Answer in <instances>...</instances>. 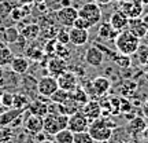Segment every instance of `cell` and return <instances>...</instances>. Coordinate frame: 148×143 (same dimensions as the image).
Returning <instances> with one entry per match:
<instances>
[{
	"instance_id": "cell-1",
	"label": "cell",
	"mask_w": 148,
	"mask_h": 143,
	"mask_svg": "<svg viewBox=\"0 0 148 143\" xmlns=\"http://www.w3.org/2000/svg\"><path fill=\"white\" fill-rule=\"evenodd\" d=\"M114 43H115V48L118 50V53L123 54V55H129V57L137 53L138 47L141 44L140 39L136 37L133 33H130L127 29L121 30L118 33Z\"/></svg>"
},
{
	"instance_id": "cell-2",
	"label": "cell",
	"mask_w": 148,
	"mask_h": 143,
	"mask_svg": "<svg viewBox=\"0 0 148 143\" xmlns=\"http://www.w3.org/2000/svg\"><path fill=\"white\" fill-rule=\"evenodd\" d=\"M88 132L90 133V136L93 138L95 142H103V140H110L114 132V127H111L106 120H93L89 122L88 127Z\"/></svg>"
},
{
	"instance_id": "cell-3",
	"label": "cell",
	"mask_w": 148,
	"mask_h": 143,
	"mask_svg": "<svg viewBox=\"0 0 148 143\" xmlns=\"http://www.w3.org/2000/svg\"><path fill=\"white\" fill-rule=\"evenodd\" d=\"M78 17L84 18L90 23V26H95L101 21V10L100 6L95 1H88L79 7Z\"/></svg>"
},
{
	"instance_id": "cell-4",
	"label": "cell",
	"mask_w": 148,
	"mask_h": 143,
	"mask_svg": "<svg viewBox=\"0 0 148 143\" xmlns=\"http://www.w3.org/2000/svg\"><path fill=\"white\" fill-rule=\"evenodd\" d=\"M58 88H59V85H58L56 77L49 76V74L41 77V79L38 80V83H37V92L42 98H49Z\"/></svg>"
},
{
	"instance_id": "cell-5",
	"label": "cell",
	"mask_w": 148,
	"mask_h": 143,
	"mask_svg": "<svg viewBox=\"0 0 148 143\" xmlns=\"http://www.w3.org/2000/svg\"><path fill=\"white\" fill-rule=\"evenodd\" d=\"M88 127H89V120L85 117V114L81 110L75 111L74 114L69 116V122H67V128L73 133L77 132H84V131H88Z\"/></svg>"
},
{
	"instance_id": "cell-6",
	"label": "cell",
	"mask_w": 148,
	"mask_h": 143,
	"mask_svg": "<svg viewBox=\"0 0 148 143\" xmlns=\"http://www.w3.org/2000/svg\"><path fill=\"white\" fill-rule=\"evenodd\" d=\"M78 17V10L73 7V6H69V7H60L56 12V18L58 21L66 28H71L73 26L74 21L77 19Z\"/></svg>"
},
{
	"instance_id": "cell-7",
	"label": "cell",
	"mask_w": 148,
	"mask_h": 143,
	"mask_svg": "<svg viewBox=\"0 0 148 143\" xmlns=\"http://www.w3.org/2000/svg\"><path fill=\"white\" fill-rule=\"evenodd\" d=\"M143 7L144 4L141 3V0H125V1L121 3L119 10L130 19V18H138L141 15Z\"/></svg>"
},
{
	"instance_id": "cell-8",
	"label": "cell",
	"mask_w": 148,
	"mask_h": 143,
	"mask_svg": "<svg viewBox=\"0 0 148 143\" xmlns=\"http://www.w3.org/2000/svg\"><path fill=\"white\" fill-rule=\"evenodd\" d=\"M85 62L92 68H100L104 62V53L97 46H92L85 51Z\"/></svg>"
},
{
	"instance_id": "cell-9",
	"label": "cell",
	"mask_w": 148,
	"mask_h": 143,
	"mask_svg": "<svg viewBox=\"0 0 148 143\" xmlns=\"http://www.w3.org/2000/svg\"><path fill=\"white\" fill-rule=\"evenodd\" d=\"M56 80H58L59 88L67 91V92L73 91L74 88L78 85V79H77L75 73L69 72V70H66V72H64V73H62L59 77H56Z\"/></svg>"
},
{
	"instance_id": "cell-10",
	"label": "cell",
	"mask_w": 148,
	"mask_h": 143,
	"mask_svg": "<svg viewBox=\"0 0 148 143\" xmlns=\"http://www.w3.org/2000/svg\"><path fill=\"white\" fill-rule=\"evenodd\" d=\"M69 37L70 44H73L75 47H82L89 40V32L85 29H78V28L71 26L69 29Z\"/></svg>"
},
{
	"instance_id": "cell-11",
	"label": "cell",
	"mask_w": 148,
	"mask_h": 143,
	"mask_svg": "<svg viewBox=\"0 0 148 143\" xmlns=\"http://www.w3.org/2000/svg\"><path fill=\"white\" fill-rule=\"evenodd\" d=\"M47 69H48V74L49 76L59 77L60 74L67 70V64H66L64 59L59 58V57H53V58H51L48 61Z\"/></svg>"
},
{
	"instance_id": "cell-12",
	"label": "cell",
	"mask_w": 148,
	"mask_h": 143,
	"mask_svg": "<svg viewBox=\"0 0 148 143\" xmlns=\"http://www.w3.org/2000/svg\"><path fill=\"white\" fill-rule=\"evenodd\" d=\"M81 111L85 114V117L90 121L100 118L101 116V105L97 101H88L84 106L81 107Z\"/></svg>"
},
{
	"instance_id": "cell-13",
	"label": "cell",
	"mask_w": 148,
	"mask_h": 143,
	"mask_svg": "<svg viewBox=\"0 0 148 143\" xmlns=\"http://www.w3.org/2000/svg\"><path fill=\"white\" fill-rule=\"evenodd\" d=\"M92 83V90L96 96H104L111 88L110 80L107 79L106 76H97L90 81Z\"/></svg>"
},
{
	"instance_id": "cell-14",
	"label": "cell",
	"mask_w": 148,
	"mask_h": 143,
	"mask_svg": "<svg viewBox=\"0 0 148 143\" xmlns=\"http://www.w3.org/2000/svg\"><path fill=\"white\" fill-rule=\"evenodd\" d=\"M42 127H44V118H42V117L30 113V114L25 118V128H26L30 133H34V135L41 133Z\"/></svg>"
},
{
	"instance_id": "cell-15",
	"label": "cell",
	"mask_w": 148,
	"mask_h": 143,
	"mask_svg": "<svg viewBox=\"0 0 148 143\" xmlns=\"http://www.w3.org/2000/svg\"><path fill=\"white\" fill-rule=\"evenodd\" d=\"M127 30L130 33H133L136 37H138L140 40L141 39H144L145 37V35H147V28L144 26V22L143 19L138 17V18H130L129 19V22H127Z\"/></svg>"
},
{
	"instance_id": "cell-16",
	"label": "cell",
	"mask_w": 148,
	"mask_h": 143,
	"mask_svg": "<svg viewBox=\"0 0 148 143\" xmlns=\"http://www.w3.org/2000/svg\"><path fill=\"white\" fill-rule=\"evenodd\" d=\"M58 113H48L47 116L44 117V127H42V132L45 135H55L56 132L60 131L58 122Z\"/></svg>"
},
{
	"instance_id": "cell-17",
	"label": "cell",
	"mask_w": 148,
	"mask_h": 143,
	"mask_svg": "<svg viewBox=\"0 0 148 143\" xmlns=\"http://www.w3.org/2000/svg\"><path fill=\"white\" fill-rule=\"evenodd\" d=\"M111 26L115 29L116 32H121V30H125L127 28V22H129V18H127L121 10L114 11L110 15V21Z\"/></svg>"
},
{
	"instance_id": "cell-18",
	"label": "cell",
	"mask_w": 148,
	"mask_h": 143,
	"mask_svg": "<svg viewBox=\"0 0 148 143\" xmlns=\"http://www.w3.org/2000/svg\"><path fill=\"white\" fill-rule=\"evenodd\" d=\"M29 61L25 57H14L12 61L10 62V68L12 72L18 74H25L29 69Z\"/></svg>"
},
{
	"instance_id": "cell-19",
	"label": "cell",
	"mask_w": 148,
	"mask_h": 143,
	"mask_svg": "<svg viewBox=\"0 0 148 143\" xmlns=\"http://www.w3.org/2000/svg\"><path fill=\"white\" fill-rule=\"evenodd\" d=\"M119 32H116L114 28L111 26L110 22H103L100 23V26L97 29V36L103 39V40H115L116 35Z\"/></svg>"
},
{
	"instance_id": "cell-20",
	"label": "cell",
	"mask_w": 148,
	"mask_h": 143,
	"mask_svg": "<svg viewBox=\"0 0 148 143\" xmlns=\"http://www.w3.org/2000/svg\"><path fill=\"white\" fill-rule=\"evenodd\" d=\"M29 111H30L32 114H36V116H40L44 118V117L49 113V105H48L47 102L38 101V99H37V101L32 102V103L29 105Z\"/></svg>"
},
{
	"instance_id": "cell-21",
	"label": "cell",
	"mask_w": 148,
	"mask_h": 143,
	"mask_svg": "<svg viewBox=\"0 0 148 143\" xmlns=\"http://www.w3.org/2000/svg\"><path fill=\"white\" fill-rule=\"evenodd\" d=\"M69 96L73 99L75 103H78L79 106L82 107L86 103V102L89 101V95H88V92L84 90V88H81V87H75L73 91H70L69 92Z\"/></svg>"
},
{
	"instance_id": "cell-22",
	"label": "cell",
	"mask_w": 148,
	"mask_h": 143,
	"mask_svg": "<svg viewBox=\"0 0 148 143\" xmlns=\"http://www.w3.org/2000/svg\"><path fill=\"white\" fill-rule=\"evenodd\" d=\"M127 128H129V131L132 133H140L147 129V122H145L143 117H134L133 120L129 121Z\"/></svg>"
},
{
	"instance_id": "cell-23",
	"label": "cell",
	"mask_w": 148,
	"mask_h": 143,
	"mask_svg": "<svg viewBox=\"0 0 148 143\" xmlns=\"http://www.w3.org/2000/svg\"><path fill=\"white\" fill-rule=\"evenodd\" d=\"M12 58H14L12 51L5 46L4 41L0 40V68H1V66H5V65H10Z\"/></svg>"
},
{
	"instance_id": "cell-24",
	"label": "cell",
	"mask_w": 148,
	"mask_h": 143,
	"mask_svg": "<svg viewBox=\"0 0 148 143\" xmlns=\"http://www.w3.org/2000/svg\"><path fill=\"white\" fill-rule=\"evenodd\" d=\"M53 139H55V143H74V133L69 128H64L55 133Z\"/></svg>"
},
{
	"instance_id": "cell-25",
	"label": "cell",
	"mask_w": 148,
	"mask_h": 143,
	"mask_svg": "<svg viewBox=\"0 0 148 143\" xmlns=\"http://www.w3.org/2000/svg\"><path fill=\"white\" fill-rule=\"evenodd\" d=\"M19 37V30L14 26H10V28H5L4 32H3V40L4 43H15Z\"/></svg>"
},
{
	"instance_id": "cell-26",
	"label": "cell",
	"mask_w": 148,
	"mask_h": 143,
	"mask_svg": "<svg viewBox=\"0 0 148 143\" xmlns=\"http://www.w3.org/2000/svg\"><path fill=\"white\" fill-rule=\"evenodd\" d=\"M38 33H40V28L37 26L36 23H30V25L23 28L22 36L25 37V39H27V40H34L38 36Z\"/></svg>"
},
{
	"instance_id": "cell-27",
	"label": "cell",
	"mask_w": 148,
	"mask_h": 143,
	"mask_svg": "<svg viewBox=\"0 0 148 143\" xmlns=\"http://www.w3.org/2000/svg\"><path fill=\"white\" fill-rule=\"evenodd\" d=\"M30 103L27 101V98L22 94H14V101H12V107L18 109V110H25V107L29 106Z\"/></svg>"
},
{
	"instance_id": "cell-28",
	"label": "cell",
	"mask_w": 148,
	"mask_h": 143,
	"mask_svg": "<svg viewBox=\"0 0 148 143\" xmlns=\"http://www.w3.org/2000/svg\"><path fill=\"white\" fill-rule=\"evenodd\" d=\"M66 99H69V92H67V91H64V90H62V88H58L52 95L49 96V101L52 102V103H56V105L63 103Z\"/></svg>"
},
{
	"instance_id": "cell-29",
	"label": "cell",
	"mask_w": 148,
	"mask_h": 143,
	"mask_svg": "<svg viewBox=\"0 0 148 143\" xmlns=\"http://www.w3.org/2000/svg\"><path fill=\"white\" fill-rule=\"evenodd\" d=\"M112 61L115 62L119 68H129L130 64H132V59L129 55H123V54H119V55H115V57H111Z\"/></svg>"
},
{
	"instance_id": "cell-30",
	"label": "cell",
	"mask_w": 148,
	"mask_h": 143,
	"mask_svg": "<svg viewBox=\"0 0 148 143\" xmlns=\"http://www.w3.org/2000/svg\"><path fill=\"white\" fill-rule=\"evenodd\" d=\"M74 143H95V140L88 131H84L74 133Z\"/></svg>"
},
{
	"instance_id": "cell-31",
	"label": "cell",
	"mask_w": 148,
	"mask_h": 143,
	"mask_svg": "<svg viewBox=\"0 0 148 143\" xmlns=\"http://www.w3.org/2000/svg\"><path fill=\"white\" fill-rule=\"evenodd\" d=\"M53 54H55L56 57H59V58L66 59V58H67V57L70 55V50L67 48V46H66V44H60V43L56 41V44H55V51H53Z\"/></svg>"
},
{
	"instance_id": "cell-32",
	"label": "cell",
	"mask_w": 148,
	"mask_h": 143,
	"mask_svg": "<svg viewBox=\"0 0 148 143\" xmlns=\"http://www.w3.org/2000/svg\"><path fill=\"white\" fill-rule=\"evenodd\" d=\"M21 113H22V110H18V109H15V111H7V113H4L3 116L0 117V124H7L8 121H12Z\"/></svg>"
},
{
	"instance_id": "cell-33",
	"label": "cell",
	"mask_w": 148,
	"mask_h": 143,
	"mask_svg": "<svg viewBox=\"0 0 148 143\" xmlns=\"http://www.w3.org/2000/svg\"><path fill=\"white\" fill-rule=\"evenodd\" d=\"M58 43L60 44H69L70 43V37H69V30H66V29H62V30H58L56 32V39H55Z\"/></svg>"
},
{
	"instance_id": "cell-34",
	"label": "cell",
	"mask_w": 148,
	"mask_h": 143,
	"mask_svg": "<svg viewBox=\"0 0 148 143\" xmlns=\"http://www.w3.org/2000/svg\"><path fill=\"white\" fill-rule=\"evenodd\" d=\"M12 101H14V94L11 92H3L1 94V106L5 109L12 107Z\"/></svg>"
},
{
	"instance_id": "cell-35",
	"label": "cell",
	"mask_w": 148,
	"mask_h": 143,
	"mask_svg": "<svg viewBox=\"0 0 148 143\" xmlns=\"http://www.w3.org/2000/svg\"><path fill=\"white\" fill-rule=\"evenodd\" d=\"M74 28H78V29H85V30H89L90 28V23L86 19H84V18H81V17H77V19L74 21L73 23Z\"/></svg>"
},
{
	"instance_id": "cell-36",
	"label": "cell",
	"mask_w": 148,
	"mask_h": 143,
	"mask_svg": "<svg viewBox=\"0 0 148 143\" xmlns=\"http://www.w3.org/2000/svg\"><path fill=\"white\" fill-rule=\"evenodd\" d=\"M71 6V0H60V7H69Z\"/></svg>"
},
{
	"instance_id": "cell-37",
	"label": "cell",
	"mask_w": 148,
	"mask_h": 143,
	"mask_svg": "<svg viewBox=\"0 0 148 143\" xmlns=\"http://www.w3.org/2000/svg\"><path fill=\"white\" fill-rule=\"evenodd\" d=\"M95 3H97V4H110L111 1H114V0H93Z\"/></svg>"
},
{
	"instance_id": "cell-38",
	"label": "cell",
	"mask_w": 148,
	"mask_h": 143,
	"mask_svg": "<svg viewBox=\"0 0 148 143\" xmlns=\"http://www.w3.org/2000/svg\"><path fill=\"white\" fill-rule=\"evenodd\" d=\"M141 19H143V22H144V26L147 28V30H148V14H145Z\"/></svg>"
},
{
	"instance_id": "cell-39",
	"label": "cell",
	"mask_w": 148,
	"mask_h": 143,
	"mask_svg": "<svg viewBox=\"0 0 148 143\" xmlns=\"http://www.w3.org/2000/svg\"><path fill=\"white\" fill-rule=\"evenodd\" d=\"M145 111H147V114H148V99H147V102H145Z\"/></svg>"
},
{
	"instance_id": "cell-40",
	"label": "cell",
	"mask_w": 148,
	"mask_h": 143,
	"mask_svg": "<svg viewBox=\"0 0 148 143\" xmlns=\"http://www.w3.org/2000/svg\"><path fill=\"white\" fill-rule=\"evenodd\" d=\"M22 3H29V1H32V0H21Z\"/></svg>"
},
{
	"instance_id": "cell-41",
	"label": "cell",
	"mask_w": 148,
	"mask_h": 143,
	"mask_svg": "<svg viewBox=\"0 0 148 143\" xmlns=\"http://www.w3.org/2000/svg\"><path fill=\"white\" fill-rule=\"evenodd\" d=\"M141 3H143V4H147V3H148V0H141Z\"/></svg>"
},
{
	"instance_id": "cell-42",
	"label": "cell",
	"mask_w": 148,
	"mask_h": 143,
	"mask_svg": "<svg viewBox=\"0 0 148 143\" xmlns=\"http://www.w3.org/2000/svg\"><path fill=\"white\" fill-rule=\"evenodd\" d=\"M0 107H1V94H0Z\"/></svg>"
},
{
	"instance_id": "cell-43",
	"label": "cell",
	"mask_w": 148,
	"mask_h": 143,
	"mask_svg": "<svg viewBox=\"0 0 148 143\" xmlns=\"http://www.w3.org/2000/svg\"><path fill=\"white\" fill-rule=\"evenodd\" d=\"M144 39H147V41H148V32H147V35H145V37Z\"/></svg>"
},
{
	"instance_id": "cell-44",
	"label": "cell",
	"mask_w": 148,
	"mask_h": 143,
	"mask_svg": "<svg viewBox=\"0 0 148 143\" xmlns=\"http://www.w3.org/2000/svg\"><path fill=\"white\" fill-rule=\"evenodd\" d=\"M145 79L148 80V70H147V73H145Z\"/></svg>"
},
{
	"instance_id": "cell-45",
	"label": "cell",
	"mask_w": 148,
	"mask_h": 143,
	"mask_svg": "<svg viewBox=\"0 0 148 143\" xmlns=\"http://www.w3.org/2000/svg\"><path fill=\"white\" fill-rule=\"evenodd\" d=\"M71 1H73V0H71Z\"/></svg>"
}]
</instances>
